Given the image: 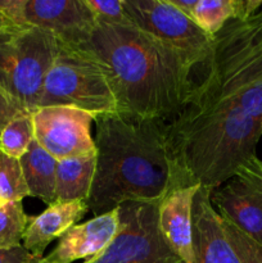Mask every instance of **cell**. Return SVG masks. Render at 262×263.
Segmentation results:
<instances>
[{
  "label": "cell",
  "instance_id": "cb8c5ba5",
  "mask_svg": "<svg viewBox=\"0 0 262 263\" xmlns=\"http://www.w3.org/2000/svg\"><path fill=\"white\" fill-rule=\"evenodd\" d=\"M41 258L32 256L23 246L14 249H0V263H39Z\"/></svg>",
  "mask_w": 262,
  "mask_h": 263
},
{
  "label": "cell",
  "instance_id": "8992f818",
  "mask_svg": "<svg viewBox=\"0 0 262 263\" xmlns=\"http://www.w3.org/2000/svg\"><path fill=\"white\" fill-rule=\"evenodd\" d=\"M159 203L121 205L120 230L104 252L84 263H182L167 247L158 229Z\"/></svg>",
  "mask_w": 262,
  "mask_h": 263
},
{
  "label": "cell",
  "instance_id": "5bb4252c",
  "mask_svg": "<svg viewBox=\"0 0 262 263\" xmlns=\"http://www.w3.org/2000/svg\"><path fill=\"white\" fill-rule=\"evenodd\" d=\"M89 212L85 200L54 203L39 216L30 217L22 246L32 256L43 258L44 252L55 239H61Z\"/></svg>",
  "mask_w": 262,
  "mask_h": 263
},
{
  "label": "cell",
  "instance_id": "7402d4cb",
  "mask_svg": "<svg viewBox=\"0 0 262 263\" xmlns=\"http://www.w3.org/2000/svg\"><path fill=\"white\" fill-rule=\"evenodd\" d=\"M98 23L112 25H133L123 8L122 0H85Z\"/></svg>",
  "mask_w": 262,
  "mask_h": 263
},
{
  "label": "cell",
  "instance_id": "ffe728a7",
  "mask_svg": "<svg viewBox=\"0 0 262 263\" xmlns=\"http://www.w3.org/2000/svg\"><path fill=\"white\" fill-rule=\"evenodd\" d=\"M30 197L20 159L0 153V199L17 202Z\"/></svg>",
  "mask_w": 262,
  "mask_h": 263
},
{
  "label": "cell",
  "instance_id": "2e32d148",
  "mask_svg": "<svg viewBox=\"0 0 262 263\" xmlns=\"http://www.w3.org/2000/svg\"><path fill=\"white\" fill-rule=\"evenodd\" d=\"M97 168V154L58 161L57 164V203L85 200L89 198Z\"/></svg>",
  "mask_w": 262,
  "mask_h": 263
},
{
  "label": "cell",
  "instance_id": "9c48e42d",
  "mask_svg": "<svg viewBox=\"0 0 262 263\" xmlns=\"http://www.w3.org/2000/svg\"><path fill=\"white\" fill-rule=\"evenodd\" d=\"M35 140L57 161L97 154L90 128L94 116L72 107H39L32 112Z\"/></svg>",
  "mask_w": 262,
  "mask_h": 263
},
{
  "label": "cell",
  "instance_id": "d4e9b609",
  "mask_svg": "<svg viewBox=\"0 0 262 263\" xmlns=\"http://www.w3.org/2000/svg\"><path fill=\"white\" fill-rule=\"evenodd\" d=\"M175 8L181 10L184 14L190 17L193 20V10H194L195 5H197L198 0H169Z\"/></svg>",
  "mask_w": 262,
  "mask_h": 263
},
{
  "label": "cell",
  "instance_id": "30bf717a",
  "mask_svg": "<svg viewBox=\"0 0 262 263\" xmlns=\"http://www.w3.org/2000/svg\"><path fill=\"white\" fill-rule=\"evenodd\" d=\"M26 25L53 33L61 43L81 45L89 41L97 18L85 0H26Z\"/></svg>",
  "mask_w": 262,
  "mask_h": 263
},
{
  "label": "cell",
  "instance_id": "e0dca14e",
  "mask_svg": "<svg viewBox=\"0 0 262 263\" xmlns=\"http://www.w3.org/2000/svg\"><path fill=\"white\" fill-rule=\"evenodd\" d=\"M262 9V0H198L193 21L215 37L231 20L247 18Z\"/></svg>",
  "mask_w": 262,
  "mask_h": 263
},
{
  "label": "cell",
  "instance_id": "3957f363",
  "mask_svg": "<svg viewBox=\"0 0 262 263\" xmlns=\"http://www.w3.org/2000/svg\"><path fill=\"white\" fill-rule=\"evenodd\" d=\"M81 45L104 68L118 113L169 122L189 99L195 82L192 62L136 26L97 22Z\"/></svg>",
  "mask_w": 262,
  "mask_h": 263
},
{
  "label": "cell",
  "instance_id": "ac0fdd59",
  "mask_svg": "<svg viewBox=\"0 0 262 263\" xmlns=\"http://www.w3.org/2000/svg\"><path fill=\"white\" fill-rule=\"evenodd\" d=\"M35 140L32 112L18 113L0 133V153L21 159Z\"/></svg>",
  "mask_w": 262,
  "mask_h": 263
},
{
  "label": "cell",
  "instance_id": "52a82bcc",
  "mask_svg": "<svg viewBox=\"0 0 262 263\" xmlns=\"http://www.w3.org/2000/svg\"><path fill=\"white\" fill-rule=\"evenodd\" d=\"M128 20L140 30L174 46L199 68L211 53L213 36L169 0H122Z\"/></svg>",
  "mask_w": 262,
  "mask_h": 263
},
{
  "label": "cell",
  "instance_id": "9a60e30c",
  "mask_svg": "<svg viewBox=\"0 0 262 263\" xmlns=\"http://www.w3.org/2000/svg\"><path fill=\"white\" fill-rule=\"evenodd\" d=\"M28 186L30 197L39 198L48 205L57 203V161L38 141L33 140L25 156L20 159Z\"/></svg>",
  "mask_w": 262,
  "mask_h": 263
},
{
  "label": "cell",
  "instance_id": "603a6c76",
  "mask_svg": "<svg viewBox=\"0 0 262 263\" xmlns=\"http://www.w3.org/2000/svg\"><path fill=\"white\" fill-rule=\"evenodd\" d=\"M22 107L14 102L4 90L0 87V133L3 128L18 115V113L23 112Z\"/></svg>",
  "mask_w": 262,
  "mask_h": 263
},
{
  "label": "cell",
  "instance_id": "7c38bea8",
  "mask_svg": "<svg viewBox=\"0 0 262 263\" xmlns=\"http://www.w3.org/2000/svg\"><path fill=\"white\" fill-rule=\"evenodd\" d=\"M199 185L175 187L158 207V229L164 243L182 263H195L193 208Z\"/></svg>",
  "mask_w": 262,
  "mask_h": 263
},
{
  "label": "cell",
  "instance_id": "277c9868",
  "mask_svg": "<svg viewBox=\"0 0 262 263\" xmlns=\"http://www.w3.org/2000/svg\"><path fill=\"white\" fill-rule=\"evenodd\" d=\"M61 41L32 25L0 27V87L23 109L39 108L44 81Z\"/></svg>",
  "mask_w": 262,
  "mask_h": 263
},
{
  "label": "cell",
  "instance_id": "83f0119b",
  "mask_svg": "<svg viewBox=\"0 0 262 263\" xmlns=\"http://www.w3.org/2000/svg\"><path fill=\"white\" fill-rule=\"evenodd\" d=\"M39 263H40V262H39Z\"/></svg>",
  "mask_w": 262,
  "mask_h": 263
},
{
  "label": "cell",
  "instance_id": "5b68a950",
  "mask_svg": "<svg viewBox=\"0 0 262 263\" xmlns=\"http://www.w3.org/2000/svg\"><path fill=\"white\" fill-rule=\"evenodd\" d=\"M72 107L94 116L117 113L104 68L84 45L61 43L44 81L39 107Z\"/></svg>",
  "mask_w": 262,
  "mask_h": 263
},
{
  "label": "cell",
  "instance_id": "44dd1931",
  "mask_svg": "<svg viewBox=\"0 0 262 263\" xmlns=\"http://www.w3.org/2000/svg\"><path fill=\"white\" fill-rule=\"evenodd\" d=\"M223 230L231 247L240 258L241 263H262V246L235 228L233 223L222 220Z\"/></svg>",
  "mask_w": 262,
  "mask_h": 263
},
{
  "label": "cell",
  "instance_id": "ba28073f",
  "mask_svg": "<svg viewBox=\"0 0 262 263\" xmlns=\"http://www.w3.org/2000/svg\"><path fill=\"white\" fill-rule=\"evenodd\" d=\"M210 198L222 220L262 246V161L254 157L211 190Z\"/></svg>",
  "mask_w": 262,
  "mask_h": 263
},
{
  "label": "cell",
  "instance_id": "4316f807",
  "mask_svg": "<svg viewBox=\"0 0 262 263\" xmlns=\"http://www.w3.org/2000/svg\"><path fill=\"white\" fill-rule=\"evenodd\" d=\"M3 204H4V202H3V200L2 199H0V207H2V205Z\"/></svg>",
  "mask_w": 262,
  "mask_h": 263
},
{
  "label": "cell",
  "instance_id": "6da1fadb",
  "mask_svg": "<svg viewBox=\"0 0 262 263\" xmlns=\"http://www.w3.org/2000/svg\"><path fill=\"white\" fill-rule=\"evenodd\" d=\"M199 80L167 134L185 185L218 187L256 156L262 138V9L213 39Z\"/></svg>",
  "mask_w": 262,
  "mask_h": 263
},
{
  "label": "cell",
  "instance_id": "484cf974",
  "mask_svg": "<svg viewBox=\"0 0 262 263\" xmlns=\"http://www.w3.org/2000/svg\"><path fill=\"white\" fill-rule=\"evenodd\" d=\"M5 23H7V22H5L4 17H3V15H2V14H0V27H3V26H4V25H5Z\"/></svg>",
  "mask_w": 262,
  "mask_h": 263
},
{
  "label": "cell",
  "instance_id": "4fadbf2b",
  "mask_svg": "<svg viewBox=\"0 0 262 263\" xmlns=\"http://www.w3.org/2000/svg\"><path fill=\"white\" fill-rule=\"evenodd\" d=\"M211 190L200 186L193 208L195 263H241L231 247L222 221L211 204Z\"/></svg>",
  "mask_w": 262,
  "mask_h": 263
},
{
  "label": "cell",
  "instance_id": "7a4b0ae2",
  "mask_svg": "<svg viewBox=\"0 0 262 263\" xmlns=\"http://www.w3.org/2000/svg\"><path fill=\"white\" fill-rule=\"evenodd\" d=\"M94 123L97 168L86 200L94 217L128 202H162L175 187L185 186L164 121L117 112Z\"/></svg>",
  "mask_w": 262,
  "mask_h": 263
},
{
  "label": "cell",
  "instance_id": "8fae6325",
  "mask_svg": "<svg viewBox=\"0 0 262 263\" xmlns=\"http://www.w3.org/2000/svg\"><path fill=\"white\" fill-rule=\"evenodd\" d=\"M120 210L92 217L72 226L55 248L40 259V263H72L99 256L115 240L120 230Z\"/></svg>",
  "mask_w": 262,
  "mask_h": 263
},
{
  "label": "cell",
  "instance_id": "d6986e66",
  "mask_svg": "<svg viewBox=\"0 0 262 263\" xmlns=\"http://www.w3.org/2000/svg\"><path fill=\"white\" fill-rule=\"evenodd\" d=\"M28 220L22 200L4 203L0 207V249L8 251L22 246Z\"/></svg>",
  "mask_w": 262,
  "mask_h": 263
}]
</instances>
